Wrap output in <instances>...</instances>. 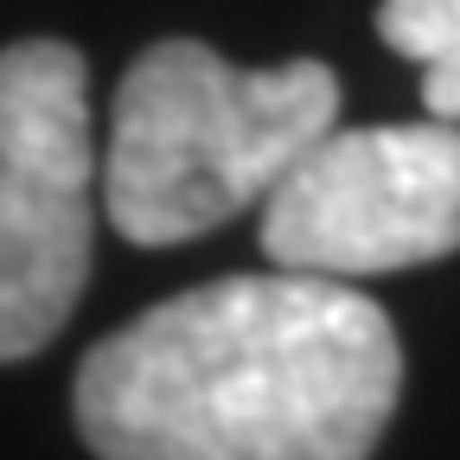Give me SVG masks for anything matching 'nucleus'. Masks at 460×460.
<instances>
[{
	"label": "nucleus",
	"instance_id": "nucleus-5",
	"mask_svg": "<svg viewBox=\"0 0 460 460\" xmlns=\"http://www.w3.org/2000/svg\"><path fill=\"white\" fill-rule=\"evenodd\" d=\"M377 32L390 51L422 65V109L429 122L460 128V0H384Z\"/></svg>",
	"mask_w": 460,
	"mask_h": 460
},
{
	"label": "nucleus",
	"instance_id": "nucleus-3",
	"mask_svg": "<svg viewBox=\"0 0 460 460\" xmlns=\"http://www.w3.org/2000/svg\"><path fill=\"white\" fill-rule=\"evenodd\" d=\"M90 77L65 39L0 51V365L32 358L71 320L96 211Z\"/></svg>",
	"mask_w": 460,
	"mask_h": 460
},
{
	"label": "nucleus",
	"instance_id": "nucleus-1",
	"mask_svg": "<svg viewBox=\"0 0 460 460\" xmlns=\"http://www.w3.org/2000/svg\"><path fill=\"white\" fill-rule=\"evenodd\" d=\"M402 390L396 326L320 275H224L90 345L71 410L96 460H365Z\"/></svg>",
	"mask_w": 460,
	"mask_h": 460
},
{
	"label": "nucleus",
	"instance_id": "nucleus-2",
	"mask_svg": "<svg viewBox=\"0 0 460 460\" xmlns=\"http://www.w3.org/2000/svg\"><path fill=\"white\" fill-rule=\"evenodd\" d=\"M339 128V77L320 58L243 71L199 39L147 45L109 109L102 211L141 250L230 224Z\"/></svg>",
	"mask_w": 460,
	"mask_h": 460
},
{
	"label": "nucleus",
	"instance_id": "nucleus-4",
	"mask_svg": "<svg viewBox=\"0 0 460 460\" xmlns=\"http://www.w3.org/2000/svg\"><path fill=\"white\" fill-rule=\"evenodd\" d=\"M460 250V128H332L262 205V256L281 275L358 281Z\"/></svg>",
	"mask_w": 460,
	"mask_h": 460
}]
</instances>
